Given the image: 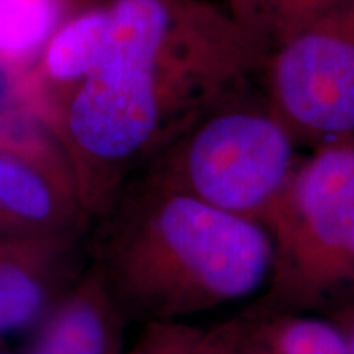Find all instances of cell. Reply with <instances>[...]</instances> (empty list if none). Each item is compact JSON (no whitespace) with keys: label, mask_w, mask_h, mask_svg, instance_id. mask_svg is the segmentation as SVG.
Listing matches in <instances>:
<instances>
[{"label":"cell","mask_w":354,"mask_h":354,"mask_svg":"<svg viewBox=\"0 0 354 354\" xmlns=\"http://www.w3.org/2000/svg\"><path fill=\"white\" fill-rule=\"evenodd\" d=\"M295 150L288 130L250 87L203 114L138 176L262 223L299 162Z\"/></svg>","instance_id":"4"},{"label":"cell","mask_w":354,"mask_h":354,"mask_svg":"<svg viewBox=\"0 0 354 354\" xmlns=\"http://www.w3.org/2000/svg\"><path fill=\"white\" fill-rule=\"evenodd\" d=\"M262 99L297 148L354 142V0H339L266 53Z\"/></svg>","instance_id":"5"},{"label":"cell","mask_w":354,"mask_h":354,"mask_svg":"<svg viewBox=\"0 0 354 354\" xmlns=\"http://www.w3.org/2000/svg\"><path fill=\"white\" fill-rule=\"evenodd\" d=\"M264 59L197 0H111L57 26L30 87L91 223L203 114L252 87Z\"/></svg>","instance_id":"1"},{"label":"cell","mask_w":354,"mask_h":354,"mask_svg":"<svg viewBox=\"0 0 354 354\" xmlns=\"http://www.w3.org/2000/svg\"><path fill=\"white\" fill-rule=\"evenodd\" d=\"M32 118H38V114L34 111L28 65L0 53V134Z\"/></svg>","instance_id":"11"},{"label":"cell","mask_w":354,"mask_h":354,"mask_svg":"<svg viewBox=\"0 0 354 354\" xmlns=\"http://www.w3.org/2000/svg\"><path fill=\"white\" fill-rule=\"evenodd\" d=\"M272 272L256 299L307 311L354 293V142L317 148L299 160L262 218Z\"/></svg>","instance_id":"3"},{"label":"cell","mask_w":354,"mask_h":354,"mask_svg":"<svg viewBox=\"0 0 354 354\" xmlns=\"http://www.w3.org/2000/svg\"><path fill=\"white\" fill-rule=\"evenodd\" d=\"M0 354H10V353H6V351H2V348H0Z\"/></svg>","instance_id":"14"},{"label":"cell","mask_w":354,"mask_h":354,"mask_svg":"<svg viewBox=\"0 0 354 354\" xmlns=\"http://www.w3.org/2000/svg\"><path fill=\"white\" fill-rule=\"evenodd\" d=\"M87 266L88 236L0 239V337L36 329Z\"/></svg>","instance_id":"7"},{"label":"cell","mask_w":354,"mask_h":354,"mask_svg":"<svg viewBox=\"0 0 354 354\" xmlns=\"http://www.w3.org/2000/svg\"><path fill=\"white\" fill-rule=\"evenodd\" d=\"M128 319L97 270L85 274L38 327L30 354H127Z\"/></svg>","instance_id":"8"},{"label":"cell","mask_w":354,"mask_h":354,"mask_svg":"<svg viewBox=\"0 0 354 354\" xmlns=\"http://www.w3.org/2000/svg\"><path fill=\"white\" fill-rule=\"evenodd\" d=\"M205 330L216 354H278L262 341L242 311Z\"/></svg>","instance_id":"12"},{"label":"cell","mask_w":354,"mask_h":354,"mask_svg":"<svg viewBox=\"0 0 354 354\" xmlns=\"http://www.w3.org/2000/svg\"><path fill=\"white\" fill-rule=\"evenodd\" d=\"M333 323L341 329L344 342H346V353L354 354V301L344 305L337 319H333Z\"/></svg>","instance_id":"13"},{"label":"cell","mask_w":354,"mask_h":354,"mask_svg":"<svg viewBox=\"0 0 354 354\" xmlns=\"http://www.w3.org/2000/svg\"><path fill=\"white\" fill-rule=\"evenodd\" d=\"M127 354H216L205 327L189 323H152L127 348Z\"/></svg>","instance_id":"10"},{"label":"cell","mask_w":354,"mask_h":354,"mask_svg":"<svg viewBox=\"0 0 354 354\" xmlns=\"http://www.w3.org/2000/svg\"><path fill=\"white\" fill-rule=\"evenodd\" d=\"M64 18V0H0V53L30 65Z\"/></svg>","instance_id":"9"},{"label":"cell","mask_w":354,"mask_h":354,"mask_svg":"<svg viewBox=\"0 0 354 354\" xmlns=\"http://www.w3.org/2000/svg\"><path fill=\"white\" fill-rule=\"evenodd\" d=\"M353 295H354V293H353Z\"/></svg>","instance_id":"15"},{"label":"cell","mask_w":354,"mask_h":354,"mask_svg":"<svg viewBox=\"0 0 354 354\" xmlns=\"http://www.w3.org/2000/svg\"><path fill=\"white\" fill-rule=\"evenodd\" d=\"M88 264L128 323H187L266 290L272 241L258 221L136 176L93 223Z\"/></svg>","instance_id":"2"},{"label":"cell","mask_w":354,"mask_h":354,"mask_svg":"<svg viewBox=\"0 0 354 354\" xmlns=\"http://www.w3.org/2000/svg\"><path fill=\"white\" fill-rule=\"evenodd\" d=\"M91 218L55 142H0V239H83Z\"/></svg>","instance_id":"6"}]
</instances>
